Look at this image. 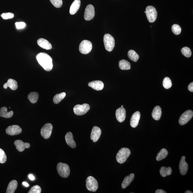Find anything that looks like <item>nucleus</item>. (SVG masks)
<instances>
[{
	"mask_svg": "<svg viewBox=\"0 0 193 193\" xmlns=\"http://www.w3.org/2000/svg\"><path fill=\"white\" fill-rule=\"evenodd\" d=\"M36 58L38 63L45 70L48 72L52 69V58L47 54L44 52L40 53L38 54Z\"/></svg>",
	"mask_w": 193,
	"mask_h": 193,
	"instance_id": "1",
	"label": "nucleus"
},
{
	"mask_svg": "<svg viewBox=\"0 0 193 193\" xmlns=\"http://www.w3.org/2000/svg\"><path fill=\"white\" fill-rule=\"evenodd\" d=\"M131 154V151L127 148H122L117 154L116 160L120 164L124 163Z\"/></svg>",
	"mask_w": 193,
	"mask_h": 193,
	"instance_id": "2",
	"label": "nucleus"
},
{
	"mask_svg": "<svg viewBox=\"0 0 193 193\" xmlns=\"http://www.w3.org/2000/svg\"><path fill=\"white\" fill-rule=\"evenodd\" d=\"M57 169L58 174L63 178H67L70 175V168L67 164L61 162L58 163Z\"/></svg>",
	"mask_w": 193,
	"mask_h": 193,
	"instance_id": "3",
	"label": "nucleus"
},
{
	"mask_svg": "<svg viewBox=\"0 0 193 193\" xmlns=\"http://www.w3.org/2000/svg\"><path fill=\"white\" fill-rule=\"evenodd\" d=\"M104 42L105 49L109 52L113 51L115 46L114 38L109 34H106L104 36Z\"/></svg>",
	"mask_w": 193,
	"mask_h": 193,
	"instance_id": "4",
	"label": "nucleus"
},
{
	"mask_svg": "<svg viewBox=\"0 0 193 193\" xmlns=\"http://www.w3.org/2000/svg\"><path fill=\"white\" fill-rule=\"evenodd\" d=\"M145 11L147 18L150 23H153L155 21L158 16V12L156 8L152 6H148L146 8Z\"/></svg>",
	"mask_w": 193,
	"mask_h": 193,
	"instance_id": "5",
	"label": "nucleus"
},
{
	"mask_svg": "<svg viewBox=\"0 0 193 193\" xmlns=\"http://www.w3.org/2000/svg\"><path fill=\"white\" fill-rule=\"evenodd\" d=\"M86 187L89 191L96 192L98 187V182L93 177L89 176L86 180Z\"/></svg>",
	"mask_w": 193,
	"mask_h": 193,
	"instance_id": "6",
	"label": "nucleus"
},
{
	"mask_svg": "<svg viewBox=\"0 0 193 193\" xmlns=\"http://www.w3.org/2000/svg\"><path fill=\"white\" fill-rule=\"evenodd\" d=\"M79 49L81 53L87 55L91 51L92 49V44L89 40H84L80 43Z\"/></svg>",
	"mask_w": 193,
	"mask_h": 193,
	"instance_id": "7",
	"label": "nucleus"
},
{
	"mask_svg": "<svg viewBox=\"0 0 193 193\" xmlns=\"http://www.w3.org/2000/svg\"><path fill=\"white\" fill-rule=\"evenodd\" d=\"M90 109L89 105L84 104L82 105H77L73 108L74 113L78 116H81L86 113Z\"/></svg>",
	"mask_w": 193,
	"mask_h": 193,
	"instance_id": "8",
	"label": "nucleus"
},
{
	"mask_svg": "<svg viewBox=\"0 0 193 193\" xmlns=\"http://www.w3.org/2000/svg\"><path fill=\"white\" fill-rule=\"evenodd\" d=\"M193 116V112L190 110L186 111L180 116L179 119V123L181 125L186 124L192 118Z\"/></svg>",
	"mask_w": 193,
	"mask_h": 193,
	"instance_id": "9",
	"label": "nucleus"
},
{
	"mask_svg": "<svg viewBox=\"0 0 193 193\" xmlns=\"http://www.w3.org/2000/svg\"><path fill=\"white\" fill-rule=\"evenodd\" d=\"M53 129V125L51 123H48L42 127L40 131L41 136L45 139L50 138Z\"/></svg>",
	"mask_w": 193,
	"mask_h": 193,
	"instance_id": "10",
	"label": "nucleus"
},
{
	"mask_svg": "<svg viewBox=\"0 0 193 193\" xmlns=\"http://www.w3.org/2000/svg\"><path fill=\"white\" fill-rule=\"evenodd\" d=\"M95 15V8L91 4L87 6L85 9L84 18L86 21H89L92 19Z\"/></svg>",
	"mask_w": 193,
	"mask_h": 193,
	"instance_id": "11",
	"label": "nucleus"
},
{
	"mask_svg": "<svg viewBox=\"0 0 193 193\" xmlns=\"http://www.w3.org/2000/svg\"><path fill=\"white\" fill-rule=\"evenodd\" d=\"M22 129L19 125H12L8 127L6 129V132L8 135L14 136L21 133Z\"/></svg>",
	"mask_w": 193,
	"mask_h": 193,
	"instance_id": "12",
	"label": "nucleus"
},
{
	"mask_svg": "<svg viewBox=\"0 0 193 193\" xmlns=\"http://www.w3.org/2000/svg\"><path fill=\"white\" fill-rule=\"evenodd\" d=\"M116 116L117 119L119 122H122L126 117V111L123 107H120L116 112Z\"/></svg>",
	"mask_w": 193,
	"mask_h": 193,
	"instance_id": "13",
	"label": "nucleus"
},
{
	"mask_svg": "<svg viewBox=\"0 0 193 193\" xmlns=\"http://www.w3.org/2000/svg\"><path fill=\"white\" fill-rule=\"evenodd\" d=\"M101 130L97 126H95L93 128L91 133V138L93 142H96L100 138L101 134Z\"/></svg>",
	"mask_w": 193,
	"mask_h": 193,
	"instance_id": "14",
	"label": "nucleus"
},
{
	"mask_svg": "<svg viewBox=\"0 0 193 193\" xmlns=\"http://www.w3.org/2000/svg\"><path fill=\"white\" fill-rule=\"evenodd\" d=\"M186 158L184 156L182 157L179 164V170L180 174L182 175H185L187 174L188 170V164L185 161Z\"/></svg>",
	"mask_w": 193,
	"mask_h": 193,
	"instance_id": "15",
	"label": "nucleus"
},
{
	"mask_svg": "<svg viewBox=\"0 0 193 193\" xmlns=\"http://www.w3.org/2000/svg\"><path fill=\"white\" fill-rule=\"evenodd\" d=\"M14 144L18 151L20 152L23 151L26 148L28 149L30 147V143H24L21 140L15 141Z\"/></svg>",
	"mask_w": 193,
	"mask_h": 193,
	"instance_id": "16",
	"label": "nucleus"
},
{
	"mask_svg": "<svg viewBox=\"0 0 193 193\" xmlns=\"http://www.w3.org/2000/svg\"><path fill=\"white\" fill-rule=\"evenodd\" d=\"M140 116L141 114L139 111L135 112L132 115L130 120V125L132 127L135 128L138 126Z\"/></svg>",
	"mask_w": 193,
	"mask_h": 193,
	"instance_id": "17",
	"label": "nucleus"
},
{
	"mask_svg": "<svg viewBox=\"0 0 193 193\" xmlns=\"http://www.w3.org/2000/svg\"><path fill=\"white\" fill-rule=\"evenodd\" d=\"M88 86L96 91L102 90L104 88V83L100 80L93 81L89 82Z\"/></svg>",
	"mask_w": 193,
	"mask_h": 193,
	"instance_id": "18",
	"label": "nucleus"
},
{
	"mask_svg": "<svg viewBox=\"0 0 193 193\" xmlns=\"http://www.w3.org/2000/svg\"><path fill=\"white\" fill-rule=\"evenodd\" d=\"M37 44L40 47L46 50H50L52 48V46L47 40L44 39H39L37 40Z\"/></svg>",
	"mask_w": 193,
	"mask_h": 193,
	"instance_id": "19",
	"label": "nucleus"
},
{
	"mask_svg": "<svg viewBox=\"0 0 193 193\" xmlns=\"http://www.w3.org/2000/svg\"><path fill=\"white\" fill-rule=\"evenodd\" d=\"M65 140L67 144L69 147L73 149L76 147V145L75 141L73 140L72 133L71 132H68L65 136Z\"/></svg>",
	"mask_w": 193,
	"mask_h": 193,
	"instance_id": "20",
	"label": "nucleus"
},
{
	"mask_svg": "<svg viewBox=\"0 0 193 193\" xmlns=\"http://www.w3.org/2000/svg\"><path fill=\"white\" fill-rule=\"evenodd\" d=\"M80 5V0H75L70 6L69 13L71 15H74L77 12Z\"/></svg>",
	"mask_w": 193,
	"mask_h": 193,
	"instance_id": "21",
	"label": "nucleus"
},
{
	"mask_svg": "<svg viewBox=\"0 0 193 193\" xmlns=\"http://www.w3.org/2000/svg\"><path fill=\"white\" fill-rule=\"evenodd\" d=\"M8 87H10L12 90H15L17 89L18 87L17 82L14 80L9 79L7 82L5 83L3 85L4 89H7Z\"/></svg>",
	"mask_w": 193,
	"mask_h": 193,
	"instance_id": "22",
	"label": "nucleus"
},
{
	"mask_svg": "<svg viewBox=\"0 0 193 193\" xmlns=\"http://www.w3.org/2000/svg\"><path fill=\"white\" fill-rule=\"evenodd\" d=\"M134 177V174H130L129 175L125 177L122 183V185H121L123 189H125L130 185V184L133 180Z\"/></svg>",
	"mask_w": 193,
	"mask_h": 193,
	"instance_id": "23",
	"label": "nucleus"
},
{
	"mask_svg": "<svg viewBox=\"0 0 193 193\" xmlns=\"http://www.w3.org/2000/svg\"><path fill=\"white\" fill-rule=\"evenodd\" d=\"M7 108L3 107L0 109V116L5 118H10L12 117L14 112L11 111L8 112Z\"/></svg>",
	"mask_w": 193,
	"mask_h": 193,
	"instance_id": "24",
	"label": "nucleus"
},
{
	"mask_svg": "<svg viewBox=\"0 0 193 193\" xmlns=\"http://www.w3.org/2000/svg\"><path fill=\"white\" fill-rule=\"evenodd\" d=\"M162 115L161 108L159 106L155 107L152 111V116L154 120L158 121L160 120Z\"/></svg>",
	"mask_w": 193,
	"mask_h": 193,
	"instance_id": "25",
	"label": "nucleus"
},
{
	"mask_svg": "<svg viewBox=\"0 0 193 193\" xmlns=\"http://www.w3.org/2000/svg\"><path fill=\"white\" fill-rule=\"evenodd\" d=\"M18 186V182L16 180H13L9 183L6 193H14L16 190Z\"/></svg>",
	"mask_w": 193,
	"mask_h": 193,
	"instance_id": "26",
	"label": "nucleus"
},
{
	"mask_svg": "<svg viewBox=\"0 0 193 193\" xmlns=\"http://www.w3.org/2000/svg\"><path fill=\"white\" fill-rule=\"evenodd\" d=\"M119 66L122 70H129L131 68V64L127 60H120L119 63Z\"/></svg>",
	"mask_w": 193,
	"mask_h": 193,
	"instance_id": "27",
	"label": "nucleus"
},
{
	"mask_svg": "<svg viewBox=\"0 0 193 193\" xmlns=\"http://www.w3.org/2000/svg\"><path fill=\"white\" fill-rule=\"evenodd\" d=\"M160 171L161 175L163 177H165L171 174L172 170L170 167H162L161 168Z\"/></svg>",
	"mask_w": 193,
	"mask_h": 193,
	"instance_id": "28",
	"label": "nucleus"
},
{
	"mask_svg": "<svg viewBox=\"0 0 193 193\" xmlns=\"http://www.w3.org/2000/svg\"><path fill=\"white\" fill-rule=\"evenodd\" d=\"M168 154V152L167 150L165 149H161V151L157 154L156 160L160 161L163 159L165 158Z\"/></svg>",
	"mask_w": 193,
	"mask_h": 193,
	"instance_id": "29",
	"label": "nucleus"
},
{
	"mask_svg": "<svg viewBox=\"0 0 193 193\" xmlns=\"http://www.w3.org/2000/svg\"><path fill=\"white\" fill-rule=\"evenodd\" d=\"M39 96V94L36 92H32L29 94L28 98L32 104H35L37 102Z\"/></svg>",
	"mask_w": 193,
	"mask_h": 193,
	"instance_id": "30",
	"label": "nucleus"
},
{
	"mask_svg": "<svg viewBox=\"0 0 193 193\" xmlns=\"http://www.w3.org/2000/svg\"><path fill=\"white\" fill-rule=\"evenodd\" d=\"M128 56L130 60L132 61L136 62L139 59V56L138 53L135 51L133 50H130L128 53Z\"/></svg>",
	"mask_w": 193,
	"mask_h": 193,
	"instance_id": "31",
	"label": "nucleus"
},
{
	"mask_svg": "<svg viewBox=\"0 0 193 193\" xmlns=\"http://www.w3.org/2000/svg\"><path fill=\"white\" fill-rule=\"evenodd\" d=\"M66 96V94L64 92L57 94L53 98L54 103L55 104H59L60 101H61L64 99Z\"/></svg>",
	"mask_w": 193,
	"mask_h": 193,
	"instance_id": "32",
	"label": "nucleus"
},
{
	"mask_svg": "<svg viewBox=\"0 0 193 193\" xmlns=\"http://www.w3.org/2000/svg\"><path fill=\"white\" fill-rule=\"evenodd\" d=\"M163 85L164 88L169 89L172 86V83L171 80L169 77H166L164 79L163 81Z\"/></svg>",
	"mask_w": 193,
	"mask_h": 193,
	"instance_id": "33",
	"label": "nucleus"
},
{
	"mask_svg": "<svg viewBox=\"0 0 193 193\" xmlns=\"http://www.w3.org/2000/svg\"><path fill=\"white\" fill-rule=\"evenodd\" d=\"M181 53L182 54L186 57H190L191 56L192 52L190 48L185 47L181 49Z\"/></svg>",
	"mask_w": 193,
	"mask_h": 193,
	"instance_id": "34",
	"label": "nucleus"
},
{
	"mask_svg": "<svg viewBox=\"0 0 193 193\" xmlns=\"http://www.w3.org/2000/svg\"><path fill=\"white\" fill-rule=\"evenodd\" d=\"M172 31L175 35H178L181 33V28L178 24H174L172 26Z\"/></svg>",
	"mask_w": 193,
	"mask_h": 193,
	"instance_id": "35",
	"label": "nucleus"
},
{
	"mask_svg": "<svg viewBox=\"0 0 193 193\" xmlns=\"http://www.w3.org/2000/svg\"><path fill=\"white\" fill-rule=\"evenodd\" d=\"M6 161V156L3 150L0 149V163H4Z\"/></svg>",
	"mask_w": 193,
	"mask_h": 193,
	"instance_id": "36",
	"label": "nucleus"
},
{
	"mask_svg": "<svg viewBox=\"0 0 193 193\" xmlns=\"http://www.w3.org/2000/svg\"><path fill=\"white\" fill-rule=\"evenodd\" d=\"M41 192V188L39 186L35 185L33 186L29 191L28 193H40Z\"/></svg>",
	"mask_w": 193,
	"mask_h": 193,
	"instance_id": "37",
	"label": "nucleus"
},
{
	"mask_svg": "<svg viewBox=\"0 0 193 193\" xmlns=\"http://www.w3.org/2000/svg\"><path fill=\"white\" fill-rule=\"evenodd\" d=\"M51 3L53 5L57 8H60L61 7L63 2L62 0H50Z\"/></svg>",
	"mask_w": 193,
	"mask_h": 193,
	"instance_id": "38",
	"label": "nucleus"
},
{
	"mask_svg": "<svg viewBox=\"0 0 193 193\" xmlns=\"http://www.w3.org/2000/svg\"><path fill=\"white\" fill-rule=\"evenodd\" d=\"M1 16L4 19H8L12 18L14 17V14L12 13H3Z\"/></svg>",
	"mask_w": 193,
	"mask_h": 193,
	"instance_id": "39",
	"label": "nucleus"
},
{
	"mask_svg": "<svg viewBox=\"0 0 193 193\" xmlns=\"http://www.w3.org/2000/svg\"><path fill=\"white\" fill-rule=\"evenodd\" d=\"M15 24L17 29H23L26 26V23L23 22H16Z\"/></svg>",
	"mask_w": 193,
	"mask_h": 193,
	"instance_id": "40",
	"label": "nucleus"
},
{
	"mask_svg": "<svg viewBox=\"0 0 193 193\" xmlns=\"http://www.w3.org/2000/svg\"><path fill=\"white\" fill-rule=\"evenodd\" d=\"M188 89L191 92H193V83L192 82L191 83V84L188 85Z\"/></svg>",
	"mask_w": 193,
	"mask_h": 193,
	"instance_id": "41",
	"label": "nucleus"
},
{
	"mask_svg": "<svg viewBox=\"0 0 193 193\" xmlns=\"http://www.w3.org/2000/svg\"><path fill=\"white\" fill-rule=\"evenodd\" d=\"M156 193H166V192L164 191L161 190V189H158L157 190L156 192Z\"/></svg>",
	"mask_w": 193,
	"mask_h": 193,
	"instance_id": "42",
	"label": "nucleus"
},
{
	"mask_svg": "<svg viewBox=\"0 0 193 193\" xmlns=\"http://www.w3.org/2000/svg\"><path fill=\"white\" fill-rule=\"evenodd\" d=\"M29 178L31 180H34L35 179V177L34 176L30 174L28 176Z\"/></svg>",
	"mask_w": 193,
	"mask_h": 193,
	"instance_id": "43",
	"label": "nucleus"
},
{
	"mask_svg": "<svg viewBox=\"0 0 193 193\" xmlns=\"http://www.w3.org/2000/svg\"><path fill=\"white\" fill-rule=\"evenodd\" d=\"M22 184H23V185L24 186H25L26 187H28L29 186L28 184L26 182H23Z\"/></svg>",
	"mask_w": 193,
	"mask_h": 193,
	"instance_id": "44",
	"label": "nucleus"
},
{
	"mask_svg": "<svg viewBox=\"0 0 193 193\" xmlns=\"http://www.w3.org/2000/svg\"><path fill=\"white\" fill-rule=\"evenodd\" d=\"M193 192L191 191L190 190L186 191L185 192V193H192Z\"/></svg>",
	"mask_w": 193,
	"mask_h": 193,
	"instance_id": "45",
	"label": "nucleus"
},
{
	"mask_svg": "<svg viewBox=\"0 0 193 193\" xmlns=\"http://www.w3.org/2000/svg\"><path fill=\"white\" fill-rule=\"evenodd\" d=\"M121 107H123V105H121Z\"/></svg>",
	"mask_w": 193,
	"mask_h": 193,
	"instance_id": "46",
	"label": "nucleus"
},
{
	"mask_svg": "<svg viewBox=\"0 0 193 193\" xmlns=\"http://www.w3.org/2000/svg\"><path fill=\"white\" fill-rule=\"evenodd\" d=\"M145 12V13H146V11H145V12Z\"/></svg>",
	"mask_w": 193,
	"mask_h": 193,
	"instance_id": "47",
	"label": "nucleus"
}]
</instances>
